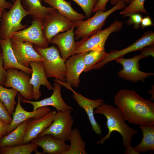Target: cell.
Here are the masks:
<instances>
[{
  "instance_id": "f1b7e54d",
  "label": "cell",
  "mask_w": 154,
  "mask_h": 154,
  "mask_svg": "<svg viewBox=\"0 0 154 154\" xmlns=\"http://www.w3.org/2000/svg\"><path fill=\"white\" fill-rule=\"evenodd\" d=\"M108 54L105 49L94 50L85 52L84 57L85 68L84 72L92 69L97 64L103 60Z\"/></svg>"
},
{
  "instance_id": "484cf974",
  "label": "cell",
  "mask_w": 154,
  "mask_h": 154,
  "mask_svg": "<svg viewBox=\"0 0 154 154\" xmlns=\"http://www.w3.org/2000/svg\"><path fill=\"white\" fill-rule=\"evenodd\" d=\"M143 135L140 143L133 149L137 154L154 150V125H139Z\"/></svg>"
},
{
  "instance_id": "e575fe53",
  "label": "cell",
  "mask_w": 154,
  "mask_h": 154,
  "mask_svg": "<svg viewBox=\"0 0 154 154\" xmlns=\"http://www.w3.org/2000/svg\"><path fill=\"white\" fill-rule=\"evenodd\" d=\"M7 78L6 70L4 67L2 52H0V85L3 86Z\"/></svg>"
},
{
  "instance_id": "d6a6232c",
  "label": "cell",
  "mask_w": 154,
  "mask_h": 154,
  "mask_svg": "<svg viewBox=\"0 0 154 154\" xmlns=\"http://www.w3.org/2000/svg\"><path fill=\"white\" fill-rule=\"evenodd\" d=\"M129 17V19L126 21L128 25H133V27L135 29H138L142 19L141 15L139 13H129L124 17Z\"/></svg>"
},
{
  "instance_id": "8d00e7d4",
  "label": "cell",
  "mask_w": 154,
  "mask_h": 154,
  "mask_svg": "<svg viewBox=\"0 0 154 154\" xmlns=\"http://www.w3.org/2000/svg\"><path fill=\"white\" fill-rule=\"evenodd\" d=\"M109 0H99L94 8L93 12H95L99 10L106 11V7Z\"/></svg>"
},
{
  "instance_id": "4dcf8cb0",
  "label": "cell",
  "mask_w": 154,
  "mask_h": 154,
  "mask_svg": "<svg viewBox=\"0 0 154 154\" xmlns=\"http://www.w3.org/2000/svg\"><path fill=\"white\" fill-rule=\"evenodd\" d=\"M145 1L133 0L128 6L120 12V14L123 15L124 17L131 13L141 12L147 14V12L144 6Z\"/></svg>"
},
{
  "instance_id": "30bf717a",
  "label": "cell",
  "mask_w": 154,
  "mask_h": 154,
  "mask_svg": "<svg viewBox=\"0 0 154 154\" xmlns=\"http://www.w3.org/2000/svg\"><path fill=\"white\" fill-rule=\"evenodd\" d=\"M7 78L4 85L17 90L25 99H33V87L30 82L31 77L23 71L15 68L6 70Z\"/></svg>"
},
{
  "instance_id": "f546056e",
  "label": "cell",
  "mask_w": 154,
  "mask_h": 154,
  "mask_svg": "<svg viewBox=\"0 0 154 154\" xmlns=\"http://www.w3.org/2000/svg\"><path fill=\"white\" fill-rule=\"evenodd\" d=\"M38 147L36 144L32 142L12 146L1 147L0 154H30L37 151Z\"/></svg>"
},
{
  "instance_id": "44dd1931",
  "label": "cell",
  "mask_w": 154,
  "mask_h": 154,
  "mask_svg": "<svg viewBox=\"0 0 154 154\" xmlns=\"http://www.w3.org/2000/svg\"><path fill=\"white\" fill-rule=\"evenodd\" d=\"M31 142L42 148V154H62L70 147V145L65 142L54 138L50 134L37 137Z\"/></svg>"
},
{
  "instance_id": "7bdbcfd3",
  "label": "cell",
  "mask_w": 154,
  "mask_h": 154,
  "mask_svg": "<svg viewBox=\"0 0 154 154\" xmlns=\"http://www.w3.org/2000/svg\"><path fill=\"white\" fill-rule=\"evenodd\" d=\"M3 11V10H0V20L1 18V14H2V13ZM0 52H2V50H1V49L0 46Z\"/></svg>"
},
{
  "instance_id": "74e56055",
  "label": "cell",
  "mask_w": 154,
  "mask_h": 154,
  "mask_svg": "<svg viewBox=\"0 0 154 154\" xmlns=\"http://www.w3.org/2000/svg\"><path fill=\"white\" fill-rule=\"evenodd\" d=\"M10 123L0 119V139L6 135Z\"/></svg>"
},
{
  "instance_id": "d590c367",
  "label": "cell",
  "mask_w": 154,
  "mask_h": 154,
  "mask_svg": "<svg viewBox=\"0 0 154 154\" xmlns=\"http://www.w3.org/2000/svg\"><path fill=\"white\" fill-rule=\"evenodd\" d=\"M141 50V52L140 54L145 58L150 56H151L154 57V45L146 46Z\"/></svg>"
},
{
  "instance_id": "6da1fadb",
  "label": "cell",
  "mask_w": 154,
  "mask_h": 154,
  "mask_svg": "<svg viewBox=\"0 0 154 154\" xmlns=\"http://www.w3.org/2000/svg\"><path fill=\"white\" fill-rule=\"evenodd\" d=\"M114 99L125 121L135 125H154V102L127 89L118 91Z\"/></svg>"
},
{
  "instance_id": "3957f363",
  "label": "cell",
  "mask_w": 154,
  "mask_h": 154,
  "mask_svg": "<svg viewBox=\"0 0 154 154\" xmlns=\"http://www.w3.org/2000/svg\"><path fill=\"white\" fill-rule=\"evenodd\" d=\"M126 3L123 0L119 1L115 5L107 11L99 10L92 17L84 20L75 22L74 31L75 39L78 40L88 37L101 30L108 17L114 12L123 9Z\"/></svg>"
},
{
  "instance_id": "9c48e42d",
  "label": "cell",
  "mask_w": 154,
  "mask_h": 154,
  "mask_svg": "<svg viewBox=\"0 0 154 154\" xmlns=\"http://www.w3.org/2000/svg\"><path fill=\"white\" fill-rule=\"evenodd\" d=\"M145 58L140 54L130 58H125L122 57L115 59L116 62L121 64L123 67V69L118 72V76L126 80L135 82L144 81L153 75V72H146L140 70L139 61Z\"/></svg>"
},
{
  "instance_id": "5bb4252c",
  "label": "cell",
  "mask_w": 154,
  "mask_h": 154,
  "mask_svg": "<svg viewBox=\"0 0 154 154\" xmlns=\"http://www.w3.org/2000/svg\"><path fill=\"white\" fill-rule=\"evenodd\" d=\"M65 87L72 92V98L78 105L83 109L86 113L92 130L97 134L100 135L102 133L101 127L95 118L94 112V110L96 108L105 103V100L102 99L92 100L87 98L82 94L76 92L68 84H66Z\"/></svg>"
},
{
  "instance_id": "9a60e30c",
  "label": "cell",
  "mask_w": 154,
  "mask_h": 154,
  "mask_svg": "<svg viewBox=\"0 0 154 154\" xmlns=\"http://www.w3.org/2000/svg\"><path fill=\"white\" fill-rule=\"evenodd\" d=\"M17 95V103L12 115V119L8 128L7 134L10 132L18 125L24 121L31 118H41L51 111V108L49 106L40 107L32 112L26 111L21 104V102L23 98L22 96L18 93Z\"/></svg>"
},
{
  "instance_id": "83f0119b",
  "label": "cell",
  "mask_w": 154,
  "mask_h": 154,
  "mask_svg": "<svg viewBox=\"0 0 154 154\" xmlns=\"http://www.w3.org/2000/svg\"><path fill=\"white\" fill-rule=\"evenodd\" d=\"M18 92L13 88H7L0 85V100L11 116L15 110V106L17 104L15 98Z\"/></svg>"
},
{
  "instance_id": "52a82bcc",
  "label": "cell",
  "mask_w": 154,
  "mask_h": 154,
  "mask_svg": "<svg viewBox=\"0 0 154 154\" xmlns=\"http://www.w3.org/2000/svg\"><path fill=\"white\" fill-rule=\"evenodd\" d=\"M72 111L56 112L51 124L37 137L50 134L54 138L65 142L69 141L74 121L71 115Z\"/></svg>"
},
{
  "instance_id": "ab89813d",
  "label": "cell",
  "mask_w": 154,
  "mask_h": 154,
  "mask_svg": "<svg viewBox=\"0 0 154 154\" xmlns=\"http://www.w3.org/2000/svg\"><path fill=\"white\" fill-rule=\"evenodd\" d=\"M13 4L5 0H0V10L5 9H10Z\"/></svg>"
},
{
  "instance_id": "4316f807",
  "label": "cell",
  "mask_w": 154,
  "mask_h": 154,
  "mask_svg": "<svg viewBox=\"0 0 154 154\" xmlns=\"http://www.w3.org/2000/svg\"><path fill=\"white\" fill-rule=\"evenodd\" d=\"M71 144L69 149L62 154H87L86 143L83 140L79 130L76 127L72 129L69 138Z\"/></svg>"
},
{
  "instance_id": "b9f144b4",
  "label": "cell",
  "mask_w": 154,
  "mask_h": 154,
  "mask_svg": "<svg viewBox=\"0 0 154 154\" xmlns=\"http://www.w3.org/2000/svg\"><path fill=\"white\" fill-rule=\"evenodd\" d=\"M148 93L150 95L152 96V101L153 100L154 98V86H152L151 89L148 91Z\"/></svg>"
},
{
  "instance_id": "d6986e66",
  "label": "cell",
  "mask_w": 154,
  "mask_h": 154,
  "mask_svg": "<svg viewBox=\"0 0 154 154\" xmlns=\"http://www.w3.org/2000/svg\"><path fill=\"white\" fill-rule=\"evenodd\" d=\"M29 64L32 70L30 82L33 87V98L38 100L41 96L40 91L41 85L45 86L49 90H53V86L47 80L44 69L42 62L32 61Z\"/></svg>"
},
{
  "instance_id": "ffe728a7",
  "label": "cell",
  "mask_w": 154,
  "mask_h": 154,
  "mask_svg": "<svg viewBox=\"0 0 154 154\" xmlns=\"http://www.w3.org/2000/svg\"><path fill=\"white\" fill-rule=\"evenodd\" d=\"M74 25L66 31L59 33L52 39L50 43L59 48L62 57L66 60L74 54L75 47L74 34Z\"/></svg>"
},
{
  "instance_id": "8fae6325",
  "label": "cell",
  "mask_w": 154,
  "mask_h": 154,
  "mask_svg": "<svg viewBox=\"0 0 154 154\" xmlns=\"http://www.w3.org/2000/svg\"><path fill=\"white\" fill-rule=\"evenodd\" d=\"M11 40L15 56L23 66L29 68L31 62L44 61V59L35 49L33 44L12 37Z\"/></svg>"
},
{
  "instance_id": "8992f818",
  "label": "cell",
  "mask_w": 154,
  "mask_h": 154,
  "mask_svg": "<svg viewBox=\"0 0 154 154\" xmlns=\"http://www.w3.org/2000/svg\"><path fill=\"white\" fill-rule=\"evenodd\" d=\"M123 25L122 22L116 20L106 29L76 42L74 54L92 50L105 49L106 42L109 36L112 33L121 30Z\"/></svg>"
},
{
  "instance_id": "7a4b0ae2",
  "label": "cell",
  "mask_w": 154,
  "mask_h": 154,
  "mask_svg": "<svg viewBox=\"0 0 154 154\" xmlns=\"http://www.w3.org/2000/svg\"><path fill=\"white\" fill-rule=\"evenodd\" d=\"M95 110L94 114H102L106 117L107 119L106 126L108 130L107 134L98 141L97 144H104L106 140L110 138L111 134L113 131H117L122 137L123 144L125 149L124 153L137 154L132 147L131 142L133 137L138 132L125 123V121L119 109L113 105L104 103Z\"/></svg>"
},
{
  "instance_id": "1f68e13d",
  "label": "cell",
  "mask_w": 154,
  "mask_h": 154,
  "mask_svg": "<svg viewBox=\"0 0 154 154\" xmlns=\"http://www.w3.org/2000/svg\"><path fill=\"white\" fill-rule=\"evenodd\" d=\"M78 5L84 13L85 18L90 17L93 9L99 0H72Z\"/></svg>"
},
{
  "instance_id": "4fadbf2b",
  "label": "cell",
  "mask_w": 154,
  "mask_h": 154,
  "mask_svg": "<svg viewBox=\"0 0 154 154\" xmlns=\"http://www.w3.org/2000/svg\"><path fill=\"white\" fill-rule=\"evenodd\" d=\"M11 37L30 42L40 48L48 47L49 43L45 38L42 31L41 20H33L29 27L14 33Z\"/></svg>"
},
{
  "instance_id": "cb8c5ba5",
  "label": "cell",
  "mask_w": 154,
  "mask_h": 154,
  "mask_svg": "<svg viewBox=\"0 0 154 154\" xmlns=\"http://www.w3.org/2000/svg\"><path fill=\"white\" fill-rule=\"evenodd\" d=\"M23 7L29 13L33 20H42L47 16L55 9L42 5L40 0H22Z\"/></svg>"
},
{
  "instance_id": "60d3db41",
  "label": "cell",
  "mask_w": 154,
  "mask_h": 154,
  "mask_svg": "<svg viewBox=\"0 0 154 154\" xmlns=\"http://www.w3.org/2000/svg\"><path fill=\"white\" fill-rule=\"evenodd\" d=\"M120 0H110V3L113 5H115ZM126 3V4H129L133 0H123Z\"/></svg>"
},
{
  "instance_id": "f35d334b",
  "label": "cell",
  "mask_w": 154,
  "mask_h": 154,
  "mask_svg": "<svg viewBox=\"0 0 154 154\" xmlns=\"http://www.w3.org/2000/svg\"><path fill=\"white\" fill-rule=\"evenodd\" d=\"M153 25V23L151 19L149 16H146L142 18L140 26L142 28L150 26Z\"/></svg>"
},
{
  "instance_id": "2e32d148",
  "label": "cell",
  "mask_w": 154,
  "mask_h": 154,
  "mask_svg": "<svg viewBox=\"0 0 154 154\" xmlns=\"http://www.w3.org/2000/svg\"><path fill=\"white\" fill-rule=\"evenodd\" d=\"M52 90L53 93L50 96L41 100L33 101L23 98L21 101L23 103L31 104L33 107V111L40 107L49 106L54 107L58 111L63 112L72 110L73 108L66 104L62 98L61 94V85L55 82Z\"/></svg>"
},
{
  "instance_id": "ac0fdd59",
  "label": "cell",
  "mask_w": 154,
  "mask_h": 154,
  "mask_svg": "<svg viewBox=\"0 0 154 154\" xmlns=\"http://www.w3.org/2000/svg\"><path fill=\"white\" fill-rule=\"evenodd\" d=\"M56 112L53 110L41 118L31 119L26 127L23 144L30 143L47 128L52 122Z\"/></svg>"
},
{
  "instance_id": "d4e9b609",
  "label": "cell",
  "mask_w": 154,
  "mask_h": 154,
  "mask_svg": "<svg viewBox=\"0 0 154 154\" xmlns=\"http://www.w3.org/2000/svg\"><path fill=\"white\" fill-rule=\"evenodd\" d=\"M31 119L22 122L10 132L2 137L0 139V147L12 146L23 144L26 127Z\"/></svg>"
},
{
  "instance_id": "e0dca14e",
  "label": "cell",
  "mask_w": 154,
  "mask_h": 154,
  "mask_svg": "<svg viewBox=\"0 0 154 154\" xmlns=\"http://www.w3.org/2000/svg\"><path fill=\"white\" fill-rule=\"evenodd\" d=\"M85 53L75 54L66 61V82L72 87L77 88L79 86L80 76L84 71L85 68L84 61Z\"/></svg>"
},
{
  "instance_id": "ee69618b",
  "label": "cell",
  "mask_w": 154,
  "mask_h": 154,
  "mask_svg": "<svg viewBox=\"0 0 154 154\" xmlns=\"http://www.w3.org/2000/svg\"><path fill=\"white\" fill-rule=\"evenodd\" d=\"M15 0H12L13 2H14L15 1Z\"/></svg>"
},
{
  "instance_id": "603a6c76",
  "label": "cell",
  "mask_w": 154,
  "mask_h": 154,
  "mask_svg": "<svg viewBox=\"0 0 154 154\" xmlns=\"http://www.w3.org/2000/svg\"><path fill=\"white\" fill-rule=\"evenodd\" d=\"M44 2L58 11L70 20L75 22L83 20L85 16L75 11L72 7L70 2L65 0H43Z\"/></svg>"
},
{
  "instance_id": "7402d4cb",
  "label": "cell",
  "mask_w": 154,
  "mask_h": 154,
  "mask_svg": "<svg viewBox=\"0 0 154 154\" xmlns=\"http://www.w3.org/2000/svg\"><path fill=\"white\" fill-rule=\"evenodd\" d=\"M0 46L3 61L4 67L5 70L15 68L21 70L28 75L32 72L31 68L21 65L17 61L13 53L10 38L0 40Z\"/></svg>"
},
{
  "instance_id": "7c38bea8",
  "label": "cell",
  "mask_w": 154,
  "mask_h": 154,
  "mask_svg": "<svg viewBox=\"0 0 154 154\" xmlns=\"http://www.w3.org/2000/svg\"><path fill=\"white\" fill-rule=\"evenodd\" d=\"M154 33L152 31H147L133 44L121 50H113L111 51L103 60L96 64L92 70L99 69L108 62L116 59L123 57L129 53L141 50L143 47L154 45Z\"/></svg>"
},
{
  "instance_id": "277c9868",
  "label": "cell",
  "mask_w": 154,
  "mask_h": 154,
  "mask_svg": "<svg viewBox=\"0 0 154 154\" xmlns=\"http://www.w3.org/2000/svg\"><path fill=\"white\" fill-rule=\"evenodd\" d=\"M21 1L15 0L9 11H3L0 20V40L10 38L14 33L27 27V25L21 22L29 13L23 7Z\"/></svg>"
},
{
  "instance_id": "5b68a950",
  "label": "cell",
  "mask_w": 154,
  "mask_h": 154,
  "mask_svg": "<svg viewBox=\"0 0 154 154\" xmlns=\"http://www.w3.org/2000/svg\"><path fill=\"white\" fill-rule=\"evenodd\" d=\"M35 50L44 59L42 62L47 78L53 77L66 82V61L60 56V52L54 45L46 48L36 46Z\"/></svg>"
},
{
  "instance_id": "ba28073f",
  "label": "cell",
  "mask_w": 154,
  "mask_h": 154,
  "mask_svg": "<svg viewBox=\"0 0 154 154\" xmlns=\"http://www.w3.org/2000/svg\"><path fill=\"white\" fill-rule=\"evenodd\" d=\"M72 21L54 9L42 20V29L44 36L49 43L57 34L71 29L74 25Z\"/></svg>"
},
{
  "instance_id": "836d02e7",
  "label": "cell",
  "mask_w": 154,
  "mask_h": 154,
  "mask_svg": "<svg viewBox=\"0 0 154 154\" xmlns=\"http://www.w3.org/2000/svg\"><path fill=\"white\" fill-rule=\"evenodd\" d=\"M0 119L10 123L12 119L3 104L0 100Z\"/></svg>"
}]
</instances>
